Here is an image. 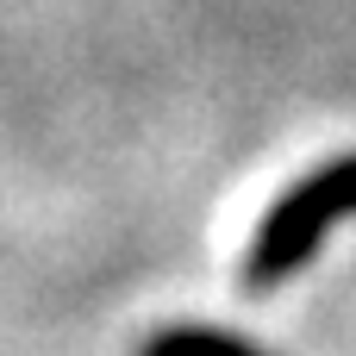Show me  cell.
<instances>
[{
  "mask_svg": "<svg viewBox=\"0 0 356 356\" xmlns=\"http://www.w3.org/2000/svg\"><path fill=\"white\" fill-rule=\"evenodd\" d=\"M144 356H257V350L238 338H219V332H163Z\"/></svg>",
  "mask_w": 356,
  "mask_h": 356,
  "instance_id": "obj_2",
  "label": "cell"
},
{
  "mask_svg": "<svg viewBox=\"0 0 356 356\" xmlns=\"http://www.w3.org/2000/svg\"><path fill=\"white\" fill-rule=\"evenodd\" d=\"M344 213H356V156L332 163V169H313L307 181H294V188L263 213L257 244H250V269H244L250 288L288 282V275L313 257V244H319Z\"/></svg>",
  "mask_w": 356,
  "mask_h": 356,
  "instance_id": "obj_1",
  "label": "cell"
}]
</instances>
